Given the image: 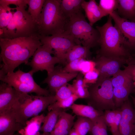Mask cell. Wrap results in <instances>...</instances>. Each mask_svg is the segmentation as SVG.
Here are the masks:
<instances>
[{
	"instance_id": "1",
	"label": "cell",
	"mask_w": 135,
	"mask_h": 135,
	"mask_svg": "<svg viewBox=\"0 0 135 135\" xmlns=\"http://www.w3.org/2000/svg\"><path fill=\"white\" fill-rule=\"evenodd\" d=\"M42 45L38 34L12 39L0 38V60L3 62L0 77L14 72L22 64L27 65L30 58Z\"/></svg>"
},
{
	"instance_id": "2",
	"label": "cell",
	"mask_w": 135,
	"mask_h": 135,
	"mask_svg": "<svg viewBox=\"0 0 135 135\" xmlns=\"http://www.w3.org/2000/svg\"><path fill=\"white\" fill-rule=\"evenodd\" d=\"M26 7L9 6L0 11V28L4 32L1 38L12 39L38 34L37 25L26 10Z\"/></svg>"
},
{
	"instance_id": "3",
	"label": "cell",
	"mask_w": 135,
	"mask_h": 135,
	"mask_svg": "<svg viewBox=\"0 0 135 135\" xmlns=\"http://www.w3.org/2000/svg\"><path fill=\"white\" fill-rule=\"evenodd\" d=\"M112 20L109 15L105 24L96 26L100 34L99 55L129 58L132 54L126 46L124 38L120 30L113 25Z\"/></svg>"
},
{
	"instance_id": "4",
	"label": "cell",
	"mask_w": 135,
	"mask_h": 135,
	"mask_svg": "<svg viewBox=\"0 0 135 135\" xmlns=\"http://www.w3.org/2000/svg\"><path fill=\"white\" fill-rule=\"evenodd\" d=\"M61 0H46L38 24L37 33L40 37L64 33L69 19L62 12Z\"/></svg>"
},
{
	"instance_id": "5",
	"label": "cell",
	"mask_w": 135,
	"mask_h": 135,
	"mask_svg": "<svg viewBox=\"0 0 135 135\" xmlns=\"http://www.w3.org/2000/svg\"><path fill=\"white\" fill-rule=\"evenodd\" d=\"M55 95H34L19 92L12 110L17 121L24 126L30 118L39 115L56 101Z\"/></svg>"
},
{
	"instance_id": "6",
	"label": "cell",
	"mask_w": 135,
	"mask_h": 135,
	"mask_svg": "<svg viewBox=\"0 0 135 135\" xmlns=\"http://www.w3.org/2000/svg\"><path fill=\"white\" fill-rule=\"evenodd\" d=\"M64 32L71 37L76 45L91 48L98 44V31L87 22L82 12L69 18Z\"/></svg>"
},
{
	"instance_id": "7",
	"label": "cell",
	"mask_w": 135,
	"mask_h": 135,
	"mask_svg": "<svg viewBox=\"0 0 135 135\" xmlns=\"http://www.w3.org/2000/svg\"><path fill=\"white\" fill-rule=\"evenodd\" d=\"M89 95L86 99L88 105L101 112L115 110L111 78L99 79L88 86Z\"/></svg>"
},
{
	"instance_id": "8",
	"label": "cell",
	"mask_w": 135,
	"mask_h": 135,
	"mask_svg": "<svg viewBox=\"0 0 135 135\" xmlns=\"http://www.w3.org/2000/svg\"><path fill=\"white\" fill-rule=\"evenodd\" d=\"M34 74L31 70L26 72L19 69L15 72L8 73L0 77V80L20 93H34L43 96L51 94L48 90L41 88L35 82L32 76Z\"/></svg>"
},
{
	"instance_id": "9",
	"label": "cell",
	"mask_w": 135,
	"mask_h": 135,
	"mask_svg": "<svg viewBox=\"0 0 135 135\" xmlns=\"http://www.w3.org/2000/svg\"><path fill=\"white\" fill-rule=\"evenodd\" d=\"M54 54L52 49L42 44L37 48L33 55L32 60L27 65L31 67V70L34 73L44 70H46L47 74L51 72L54 70L56 64H64L57 57L52 56L51 54Z\"/></svg>"
},
{
	"instance_id": "10",
	"label": "cell",
	"mask_w": 135,
	"mask_h": 135,
	"mask_svg": "<svg viewBox=\"0 0 135 135\" xmlns=\"http://www.w3.org/2000/svg\"><path fill=\"white\" fill-rule=\"evenodd\" d=\"M43 45L54 50V54L60 59L64 64L67 63L65 57L68 52L76 45L71 37L64 33L51 36L40 37Z\"/></svg>"
},
{
	"instance_id": "11",
	"label": "cell",
	"mask_w": 135,
	"mask_h": 135,
	"mask_svg": "<svg viewBox=\"0 0 135 135\" xmlns=\"http://www.w3.org/2000/svg\"><path fill=\"white\" fill-rule=\"evenodd\" d=\"M129 58L99 55L94 61L95 68L99 73L98 78L104 79L112 76L120 70L122 65L127 64Z\"/></svg>"
},
{
	"instance_id": "12",
	"label": "cell",
	"mask_w": 135,
	"mask_h": 135,
	"mask_svg": "<svg viewBox=\"0 0 135 135\" xmlns=\"http://www.w3.org/2000/svg\"><path fill=\"white\" fill-rule=\"evenodd\" d=\"M110 15L122 34L126 48L130 50H135V22L121 18L116 11Z\"/></svg>"
},
{
	"instance_id": "13",
	"label": "cell",
	"mask_w": 135,
	"mask_h": 135,
	"mask_svg": "<svg viewBox=\"0 0 135 135\" xmlns=\"http://www.w3.org/2000/svg\"><path fill=\"white\" fill-rule=\"evenodd\" d=\"M133 106L129 99L120 107L119 130L121 135H135V109Z\"/></svg>"
},
{
	"instance_id": "14",
	"label": "cell",
	"mask_w": 135,
	"mask_h": 135,
	"mask_svg": "<svg viewBox=\"0 0 135 135\" xmlns=\"http://www.w3.org/2000/svg\"><path fill=\"white\" fill-rule=\"evenodd\" d=\"M60 66L55 67L54 70L47 74V77L42 82L48 84L50 94L55 95L56 91L60 87L74 78L78 72L68 73L63 71Z\"/></svg>"
},
{
	"instance_id": "15",
	"label": "cell",
	"mask_w": 135,
	"mask_h": 135,
	"mask_svg": "<svg viewBox=\"0 0 135 135\" xmlns=\"http://www.w3.org/2000/svg\"><path fill=\"white\" fill-rule=\"evenodd\" d=\"M19 94L12 86L2 82L0 84V113L12 110Z\"/></svg>"
},
{
	"instance_id": "16",
	"label": "cell",
	"mask_w": 135,
	"mask_h": 135,
	"mask_svg": "<svg viewBox=\"0 0 135 135\" xmlns=\"http://www.w3.org/2000/svg\"><path fill=\"white\" fill-rule=\"evenodd\" d=\"M24 127L17 121L12 110L0 113V135H14Z\"/></svg>"
},
{
	"instance_id": "17",
	"label": "cell",
	"mask_w": 135,
	"mask_h": 135,
	"mask_svg": "<svg viewBox=\"0 0 135 135\" xmlns=\"http://www.w3.org/2000/svg\"><path fill=\"white\" fill-rule=\"evenodd\" d=\"M75 116L65 111L60 114L57 123L50 135H69L74 123Z\"/></svg>"
},
{
	"instance_id": "18",
	"label": "cell",
	"mask_w": 135,
	"mask_h": 135,
	"mask_svg": "<svg viewBox=\"0 0 135 135\" xmlns=\"http://www.w3.org/2000/svg\"><path fill=\"white\" fill-rule=\"evenodd\" d=\"M82 8L85 12L86 15L92 26L102 18L106 16L94 0L87 1L84 0L82 4Z\"/></svg>"
},
{
	"instance_id": "19",
	"label": "cell",
	"mask_w": 135,
	"mask_h": 135,
	"mask_svg": "<svg viewBox=\"0 0 135 135\" xmlns=\"http://www.w3.org/2000/svg\"><path fill=\"white\" fill-rule=\"evenodd\" d=\"M135 89L134 82L113 88L114 99L116 108L120 107L124 102L129 99V96Z\"/></svg>"
},
{
	"instance_id": "20",
	"label": "cell",
	"mask_w": 135,
	"mask_h": 135,
	"mask_svg": "<svg viewBox=\"0 0 135 135\" xmlns=\"http://www.w3.org/2000/svg\"><path fill=\"white\" fill-rule=\"evenodd\" d=\"M116 11L121 18L135 22V0H118Z\"/></svg>"
},
{
	"instance_id": "21",
	"label": "cell",
	"mask_w": 135,
	"mask_h": 135,
	"mask_svg": "<svg viewBox=\"0 0 135 135\" xmlns=\"http://www.w3.org/2000/svg\"><path fill=\"white\" fill-rule=\"evenodd\" d=\"M70 108L77 116L86 118L92 120L103 115L104 113L89 105L74 103Z\"/></svg>"
},
{
	"instance_id": "22",
	"label": "cell",
	"mask_w": 135,
	"mask_h": 135,
	"mask_svg": "<svg viewBox=\"0 0 135 135\" xmlns=\"http://www.w3.org/2000/svg\"><path fill=\"white\" fill-rule=\"evenodd\" d=\"M44 117L42 114L31 118L26 121L25 126L18 132L20 135H36L39 133Z\"/></svg>"
},
{
	"instance_id": "23",
	"label": "cell",
	"mask_w": 135,
	"mask_h": 135,
	"mask_svg": "<svg viewBox=\"0 0 135 135\" xmlns=\"http://www.w3.org/2000/svg\"><path fill=\"white\" fill-rule=\"evenodd\" d=\"M65 110L56 108L49 112L45 116L43 124L40 129L43 134L50 135L57 123L60 114L62 112Z\"/></svg>"
},
{
	"instance_id": "24",
	"label": "cell",
	"mask_w": 135,
	"mask_h": 135,
	"mask_svg": "<svg viewBox=\"0 0 135 135\" xmlns=\"http://www.w3.org/2000/svg\"><path fill=\"white\" fill-rule=\"evenodd\" d=\"M84 0H61L60 7L61 10L68 18L82 12V4Z\"/></svg>"
},
{
	"instance_id": "25",
	"label": "cell",
	"mask_w": 135,
	"mask_h": 135,
	"mask_svg": "<svg viewBox=\"0 0 135 135\" xmlns=\"http://www.w3.org/2000/svg\"><path fill=\"white\" fill-rule=\"evenodd\" d=\"M90 48L79 45L74 46L66 55L67 64L74 60L81 58L86 59L90 54Z\"/></svg>"
},
{
	"instance_id": "26",
	"label": "cell",
	"mask_w": 135,
	"mask_h": 135,
	"mask_svg": "<svg viewBox=\"0 0 135 135\" xmlns=\"http://www.w3.org/2000/svg\"><path fill=\"white\" fill-rule=\"evenodd\" d=\"M46 0H26L28 6L27 12L38 26Z\"/></svg>"
},
{
	"instance_id": "27",
	"label": "cell",
	"mask_w": 135,
	"mask_h": 135,
	"mask_svg": "<svg viewBox=\"0 0 135 135\" xmlns=\"http://www.w3.org/2000/svg\"><path fill=\"white\" fill-rule=\"evenodd\" d=\"M124 69L120 70L111 78L113 88L121 86L134 82L132 76L125 66Z\"/></svg>"
},
{
	"instance_id": "28",
	"label": "cell",
	"mask_w": 135,
	"mask_h": 135,
	"mask_svg": "<svg viewBox=\"0 0 135 135\" xmlns=\"http://www.w3.org/2000/svg\"><path fill=\"white\" fill-rule=\"evenodd\" d=\"M92 124V121L91 120L86 118L77 116L73 128L78 135H86L90 130Z\"/></svg>"
},
{
	"instance_id": "29",
	"label": "cell",
	"mask_w": 135,
	"mask_h": 135,
	"mask_svg": "<svg viewBox=\"0 0 135 135\" xmlns=\"http://www.w3.org/2000/svg\"><path fill=\"white\" fill-rule=\"evenodd\" d=\"M103 115L92 120V124L89 132L90 135H108L107 132L108 126Z\"/></svg>"
},
{
	"instance_id": "30",
	"label": "cell",
	"mask_w": 135,
	"mask_h": 135,
	"mask_svg": "<svg viewBox=\"0 0 135 135\" xmlns=\"http://www.w3.org/2000/svg\"><path fill=\"white\" fill-rule=\"evenodd\" d=\"M78 98L77 95L74 94L67 98L56 101L49 106L48 109V112L56 108L65 110L70 108Z\"/></svg>"
},
{
	"instance_id": "31",
	"label": "cell",
	"mask_w": 135,
	"mask_h": 135,
	"mask_svg": "<svg viewBox=\"0 0 135 135\" xmlns=\"http://www.w3.org/2000/svg\"><path fill=\"white\" fill-rule=\"evenodd\" d=\"M74 94V90L72 85L67 83L58 88L54 95L57 101L67 98Z\"/></svg>"
},
{
	"instance_id": "32",
	"label": "cell",
	"mask_w": 135,
	"mask_h": 135,
	"mask_svg": "<svg viewBox=\"0 0 135 135\" xmlns=\"http://www.w3.org/2000/svg\"><path fill=\"white\" fill-rule=\"evenodd\" d=\"M118 3V0H100L98 5L106 16L116 11Z\"/></svg>"
},
{
	"instance_id": "33",
	"label": "cell",
	"mask_w": 135,
	"mask_h": 135,
	"mask_svg": "<svg viewBox=\"0 0 135 135\" xmlns=\"http://www.w3.org/2000/svg\"><path fill=\"white\" fill-rule=\"evenodd\" d=\"M84 59H85L81 58L70 62L62 68V70L68 73L80 72L81 64Z\"/></svg>"
},
{
	"instance_id": "34",
	"label": "cell",
	"mask_w": 135,
	"mask_h": 135,
	"mask_svg": "<svg viewBox=\"0 0 135 135\" xmlns=\"http://www.w3.org/2000/svg\"><path fill=\"white\" fill-rule=\"evenodd\" d=\"M99 76V72L95 68L93 70L86 73L84 75V82L86 84H94L96 82Z\"/></svg>"
},
{
	"instance_id": "35",
	"label": "cell",
	"mask_w": 135,
	"mask_h": 135,
	"mask_svg": "<svg viewBox=\"0 0 135 135\" xmlns=\"http://www.w3.org/2000/svg\"><path fill=\"white\" fill-rule=\"evenodd\" d=\"M121 118V111L120 109H118L115 120L110 127L112 135H121L119 130V126Z\"/></svg>"
},
{
	"instance_id": "36",
	"label": "cell",
	"mask_w": 135,
	"mask_h": 135,
	"mask_svg": "<svg viewBox=\"0 0 135 135\" xmlns=\"http://www.w3.org/2000/svg\"><path fill=\"white\" fill-rule=\"evenodd\" d=\"M95 67L94 61L84 59L81 64L80 72L84 75L86 73L93 70L96 68Z\"/></svg>"
},
{
	"instance_id": "37",
	"label": "cell",
	"mask_w": 135,
	"mask_h": 135,
	"mask_svg": "<svg viewBox=\"0 0 135 135\" xmlns=\"http://www.w3.org/2000/svg\"><path fill=\"white\" fill-rule=\"evenodd\" d=\"M117 110H108L104 111V117L108 126L110 127L116 118Z\"/></svg>"
},
{
	"instance_id": "38",
	"label": "cell",
	"mask_w": 135,
	"mask_h": 135,
	"mask_svg": "<svg viewBox=\"0 0 135 135\" xmlns=\"http://www.w3.org/2000/svg\"><path fill=\"white\" fill-rule=\"evenodd\" d=\"M10 4H14L16 6L27 7L26 0H0V5L8 6Z\"/></svg>"
},
{
	"instance_id": "39",
	"label": "cell",
	"mask_w": 135,
	"mask_h": 135,
	"mask_svg": "<svg viewBox=\"0 0 135 135\" xmlns=\"http://www.w3.org/2000/svg\"><path fill=\"white\" fill-rule=\"evenodd\" d=\"M88 87L81 86L74 88V94H76L79 98H88L89 94Z\"/></svg>"
},
{
	"instance_id": "40",
	"label": "cell",
	"mask_w": 135,
	"mask_h": 135,
	"mask_svg": "<svg viewBox=\"0 0 135 135\" xmlns=\"http://www.w3.org/2000/svg\"><path fill=\"white\" fill-rule=\"evenodd\" d=\"M126 66L130 72L134 81L135 80V57L132 56L128 59Z\"/></svg>"
},
{
	"instance_id": "41",
	"label": "cell",
	"mask_w": 135,
	"mask_h": 135,
	"mask_svg": "<svg viewBox=\"0 0 135 135\" xmlns=\"http://www.w3.org/2000/svg\"><path fill=\"white\" fill-rule=\"evenodd\" d=\"M84 75L80 72L78 73L76 79L73 81L72 84L74 88L81 86L88 87L87 84H85L84 82Z\"/></svg>"
},
{
	"instance_id": "42",
	"label": "cell",
	"mask_w": 135,
	"mask_h": 135,
	"mask_svg": "<svg viewBox=\"0 0 135 135\" xmlns=\"http://www.w3.org/2000/svg\"><path fill=\"white\" fill-rule=\"evenodd\" d=\"M69 135H78L74 129L73 128L71 130Z\"/></svg>"
},
{
	"instance_id": "43",
	"label": "cell",
	"mask_w": 135,
	"mask_h": 135,
	"mask_svg": "<svg viewBox=\"0 0 135 135\" xmlns=\"http://www.w3.org/2000/svg\"><path fill=\"white\" fill-rule=\"evenodd\" d=\"M131 97L132 100V103L135 109V97L131 96Z\"/></svg>"
},
{
	"instance_id": "44",
	"label": "cell",
	"mask_w": 135,
	"mask_h": 135,
	"mask_svg": "<svg viewBox=\"0 0 135 135\" xmlns=\"http://www.w3.org/2000/svg\"><path fill=\"white\" fill-rule=\"evenodd\" d=\"M36 135H46L44 134H42V135H40V132L38 133V134H36Z\"/></svg>"
},
{
	"instance_id": "45",
	"label": "cell",
	"mask_w": 135,
	"mask_h": 135,
	"mask_svg": "<svg viewBox=\"0 0 135 135\" xmlns=\"http://www.w3.org/2000/svg\"><path fill=\"white\" fill-rule=\"evenodd\" d=\"M132 56H133L135 57V52L134 53L132 54Z\"/></svg>"
},
{
	"instance_id": "46",
	"label": "cell",
	"mask_w": 135,
	"mask_h": 135,
	"mask_svg": "<svg viewBox=\"0 0 135 135\" xmlns=\"http://www.w3.org/2000/svg\"><path fill=\"white\" fill-rule=\"evenodd\" d=\"M16 135H20L18 132L17 134H16Z\"/></svg>"
},
{
	"instance_id": "47",
	"label": "cell",
	"mask_w": 135,
	"mask_h": 135,
	"mask_svg": "<svg viewBox=\"0 0 135 135\" xmlns=\"http://www.w3.org/2000/svg\"><path fill=\"white\" fill-rule=\"evenodd\" d=\"M134 84L135 86V80L134 81Z\"/></svg>"
},
{
	"instance_id": "48",
	"label": "cell",
	"mask_w": 135,
	"mask_h": 135,
	"mask_svg": "<svg viewBox=\"0 0 135 135\" xmlns=\"http://www.w3.org/2000/svg\"><path fill=\"white\" fill-rule=\"evenodd\" d=\"M14 135H16V134H14Z\"/></svg>"
}]
</instances>
